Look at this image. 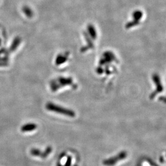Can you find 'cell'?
Masks as SVG:
<instances>
[{
    "instance_id": "2",
    "label": "cell",
    "mask_w": 166,
    "mask_h": 166,
    "mask_svg": "<svg viewBox=\"0 0 166 166\" xmlns=\"http://www.w3.org/2000/svg\"><path fill=\"white\" fill-rule=\"evenodd\" d=\"M127 156V152L125 151H122L116 156L104 160L103 162V165L107 166H114L116 165L117 162L126 158Z\"/></svg>"
},
{
    "instance_id": "6",
    "label": "cell",
    "mask_w": 166,
    "mask_h": 166,
    "mask_svg": "<svg viewBox=\"0 0 166 166\" xmlns=\"http://www.w3.org/2000/svg\"><path fill=\"white\" fill-rule=\"evenodd\" d=\"M31 153L32 155H34V156H42V152L40 151L39 150H37V149H33L31 151Z\"/></svg>"
},
{
    "instance_id": "3",
    "label": "cell",
    "mask_w": 166,
    "mask_h": 166,
    "mask_svg": "<svg viewBox=\"0 0 166 166\" xmlns=\"http://www.w3.org/2000/svg\"><path fill=\"white\" fill-rule=\"evenodd\" d=\"M153 80L154 81V83L156 86V90L151 94V95H150V99H154L156 95L159 94V93L162 92L163 91V89L161 80H160L159 75H153Z\"/></svg>"
},
{
    "instance_id": "4",
    "label": "cell",
    "mask_w": 166,
    "mask_h": 166,
    "mask_svg": "<svg viewBox=\"0 0 166 166\" xmlns=\"http://www.w3.org/2000/svg\"><path fill=\"white\" fill-rule=\"evenodd\" d=\"M58 81L59 82V83H53L52 84V89L53 91H56V90H58V88L63 87L65 86L71 84L73 83L72 79H71V78H61L58 80Z\"/></svg>"
},
{
    "instance_id": "5",
    "label": "cell",
    "mask_w": 166,
    "mask_h": 166,
    "mask_svg": "<svg viewBox=\"0 0 166 166\" xmlns=\"http://www.w3.org/2000/svg\"><path fill=\"white\" fill-rule=\"evenodd\" d=\"M37 128V125L34 123L27 124L23 125L21 128V130L23 132H29L35 130Z\"/></svg>"
},
{
    "instance_id": "1",
    "label": "cell",
    "mask_w": 166,
    "mask_h": 166,
    "mask_svg": "<svg viewBox=\"0 0 166 166\" xmlns=\"http://www.w3.org/2000/svg\"><path fill=\"white\" fill-rule=\"evenodd\" d=\"M46 109L48 110L55 112L56 113L65 115L69 117H74L75 113L71 110L61 107L52 103H48L46 104Z\"/></svg>"
}]
</instances>
